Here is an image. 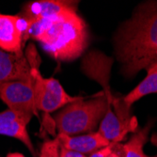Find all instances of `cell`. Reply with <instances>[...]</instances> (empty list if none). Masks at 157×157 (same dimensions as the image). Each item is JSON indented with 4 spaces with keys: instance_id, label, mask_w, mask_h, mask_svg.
Segmentation results:
<instances>
[{
    "instance_id": "obj_1",
    "label": "cell",
    "mask_w": 157,
    "mask_h": 157,
    "mask_svg": "<svg viewBox=\"0 0 157 157\" xmlns=\"http://www.w3.org/2000/svg\"><path fill=\"white\" fill-rule=\"evenodd\" d=\"M120 71L133 78L157 62V1L139 4L123 22L113 39Z\"/></svg>"
},
{
    "instance_id": "obj_2",
    "label": "cell",
    "mask_w": 157,
    "mask_h": 157,
    "mask_svg": "<svg viewBox=\"0 0 157 157\" xmlns=\"http://www.w3.org/2000/svg\"><path fill=\"white\" fill-rule=\"evenodd\" d=\"M27 25V39L38 40L44 51L58 60L75 59L88 46V27L76 10Z\"/></svg>"
},
{
    "instance_id": "obj_3",
    "label": "cell",
    "mask_w": 157,
    "mask_h": 157,
    "mask_svg": "<svg viewBox=\"0 0 157 157\" xmlns=\"http://www.w3.org/2000/svg\"><path fill=\"white\" fill-rule=\"evenodd\" d=\"M83 100L69 104L56 117L59 134L71 136L93 131L111 106L105 94L90 101Z\"/></svg>"
},
{
    "instance_id": "obj_4",
    "label": "cell",
    "mask_w": 157,
    "mask_h": 157,
    "mask_svg": "<svg viewBox=\"0 0 157 157\" xmlns=\"http://www.w3.org/2000/svg\"><path fill=\"white\" fill-rule=\"evenodd\" d=\"M27 55L28 61L31 65L32 75L34 78L35 105L37 110L50 113L66 105L83 99L82 97H74L66 93L61 84L56 79L53 77H42L39 70L37 53L33 44L29 46Z\"/></svg>"
},
{
    "instance_id": "obj_5",
    "label": "cell",
    "mask_w": 157,
    "mask_h": 157,
    "mask_svg": "<svg viewBox=\"0 0 157 157\" xmlns=\"http://www.w3.org/2000/svg\"><path fill=\"white\" fill-rule=\"evenodd\" d=\"M0 99L27 124L37 115L33 77L0 84Z\"/></svg>"
},
{
    "instance_id": "obj_6",
    "label": "cell",
    "mask_w": 157,
    "mask_h": 157,
    "mask_svg": "<svg viewBox=\"0 0 157 157\" xmlns=\"http://www.w3.org/2000/svg\"><path fill=\"white\" fill-rule=\"evenodd\" d=\"M27 22L21 15L0 13V49L8 53H23L27 39Z\"/></svg>"
},
{
    "instance_id": "obj_7",
    "label": "cell",
    "mask_w": 157,
    "mask_h": 157,
    "mask_svg": "<svg viewBox=\"0 0 157 157\" xmlns=\"http://www.w3.org/2000/svg\"><path fill=\"white\" fill-rule=\"evenodd\" d=\"M32 77L31 65L24 53L13 54L0 49V84Z\"/></svg>"
},
{
    "instance_id": "obj_8",
    "label": "cell",
    "mask_w": 157,
    "mask_h": 157,
    "mask_svg": "<svg viewBox=\"0 0 157 157\" xmlns=\"http://www.w3.org/2000/svg\"><path fill=\"white\" fill-rule=\"evenodd\" d=\"M71 10H76V2L63 0H41L25 5L20 15L27 24H30Z\"/></svg>"
},
{
    "instance_id": "obj_9",
    "label": "cell",
    "mask_w": 157,
    "mask_h": 157,
    "mask_svg": "<svg viewBox=\"0 0 157 157\" xmlns=\"http://www.w3.org/2000/svg\"><path fill=\"white\" fill-rule=\"evenodd\" d=\"M59 145L65 149L72 150L79 153H94L97 151L107 147L111 143L99 132L80 136H70L65 134H59Z\"/></svg>"
},
{
    "instance_id": "obj_10",
    "label": "cell",
    "mask_w": 157,
    "mask_h": 157,
    "mask_svg": "<svg viewBox=\"0 0 157 157\" xmlns=\"http://www.w3.org/2000/svg\"><path fill=\"white\" fill-rule=\"evenodd\" d=\"M27 123L18 115L8 109L0 113V135L20 140L27 149L35 154L34 147L26 129Z\"/></svg>"
},
{
    "instance_id": "obj_11",
    "label": "cell",
    "mask_w": 157,
    "mask_h": 157,
    "mask_svg": "<svg viewBox=\"0 0 157 157\" xmlns=\"http://www.w3.org/2000/svg\"><path fill=\"white\" fill-rule=\"evenodd\" d=\"M133 130H135V123L122 122L110 106L101 121L98 132L110 143H118L125 137L128 132Z\"/></svg>"
},
{
    "instance_id": "obj_12",
    "label": "cell",
    "mask_w": 157,
    "mask_h": 157,
    "mask_svg": "<svg viewBox=\"0 0 157 157\" xmlns=\"http://www.w3.org/2000/svg\"><path fill=\"white\" fill-rule=\"evenodd\" d=\"M147 72L148 74L145 79L121 100V106L127 113H129L131 105L142 97L151 93H157V62L150 67Z\"/></svg>"
},
{
    "instance_id": "obj_13",
    "label": "cell",
    "mask_w": 157,
    "mask_h": 157,
    "mask_svg": "<svg viewBox=\"0 0 157 157\" xmlns=\"http://www.w3.org/2000/svg\"><path fill=\"white\" fill-rule=\"evenodd\" d=\"M151 128V122H148L143 129L135 133L127 143L121 145L123 150V157H157V155L148 156L143 151V147L147 142Z\"/></svg>"
},
{
    "instance_id": "obj_14",
    "label": "cell",
    "mask_w": 157,
    "mask_h": 157,
    "mask_svg": "<svg viewBox=\"0 0 157 157\" xmlns=\"http://www.w3.org/2000/svg\"><path fill=\"white\" fill-rule=\"evenodd\" d=\"M59 141L56 137L54 140L44 142L41 147L40 157H59Z\"/></svg>"
},
{
    "instance_id": "obj_15",
    "label": "cell",
    "mask_w": 157,
    "mask_h": 157,
    "mask_svg": "<svg viewBox=\"0 0 157 157\" xmlns=\"http://www.w3.org/2000/svg\"><path fill=\"white\" fill-rule=\"evenodd\" d=\"M59 157H86L84 154L79 153L77 151L68 150L59 145Z\"/></svg>"
},
{
    "instance_id": "obj_16",
    "label": "cell",
    "mask_w": 157,
    "mask_h": 157,
    "mask_svg": "<svg viewBox=\"0 0 157 157\" xmlns=\"http://www.w3.org/2000/svg\"><path fill=\"white\" fill-rule=\"evenodd\" d=\"M112 146H113V143H111L110 145H108V146L105 147V148H103V149H101V150L97 151L96 152L92 153L90 157H106V156L108 155V153L111 151Z\"/></svg>"
},
{
    "instance_id": "obj_17",
    "label": "cell",
    "mask_w": 157,
    "mask_h": 157,
    "mask_svg": "<svg viewBox=\"0 0 157 157\" xmlns=\"http://www.w3.org/2000/svg\"><path fill=\"white\" fill-rule=\"evenodd\" d=\"M113 144H114V143H113ZM121 148H122V146H121ZM106 157H123V150H122V152H121V155L118 151H114L113 146H112V150H111V151L108 153V155H107Z\"/></svg>"
},
{
    "instance_id": "obj_18",
    "label": "cell",
    "mask_w": 157,
    "mask_h": 157,
    "mask_svg": "<svg viewBox=\"0 0 157 157\" xmlns=\"http://www.w3.org/2000/svg\"><path fill=\"white\" fill-rule=\"evenodd\" d=\"M6 157H25V156H24L23 154H21V153H18V152H12V153H10V154H8Z\"/></svg>"
},
{
    "instance_id": "obj_19",
    "label": "cell",
    "mask_w": 157,
    "mask_h": 157,
    "mask_svg": "<svg viewBox=\"0 0 157 157\" xmlns=\"http://www.w3.org/2000/svg\"><path fill=\"white\" fill-rule=\"evenodd\" d=\"M151 141H152V143H154L155 145H157V135H154V136H152Z\"/></svg>"
}]
</instances>
